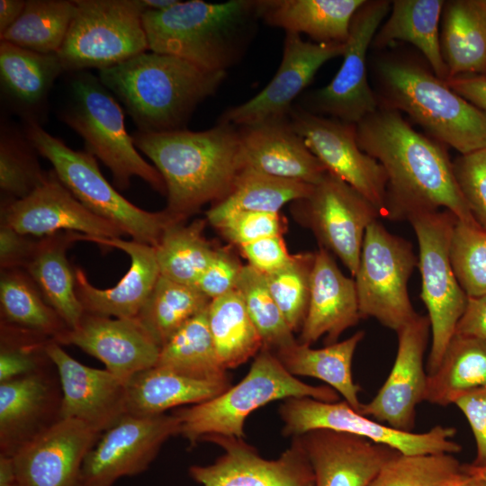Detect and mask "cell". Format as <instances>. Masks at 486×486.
I'll list each match as a JSON object with an SVG mask.
<instances>
[{
    "label": "cell",
    "instance_id": "6da1fadb",
    "mask_svg": "<svg viewBox=\"0 0 486 486\" xmlns=\"http://www.w3.org/2000/svg\"><path fill=\"white\" fill-rule=\"evenodd\" d=\"M356 126L359 148L376 159L387 176L383 217L402 220L444 207L459 220L479 225L459 188L445 144L418 132L400 112L382 105Z\"/></svg>",
    "mask_w": 486,
    "mask_h": 486
},
{
    "label": "cell",
    "instance_id": "7a4b0ae2",
    "mask_svg": "<svg viewBox=\"0 0 486 486\" xmlns=\"http://www.w3.org/2000/svg\"><path fill=\"white\" fill-rule=\"evenodd\" d=\"M131 136L163 177L165 210L181 221L205 203L225 199L243 170L238 129L229 123L202 131L138 130Z\"/></svg>",
    "mask_w": 486,
    "mask_h": 486
},
{
    "label": "cell",
    "instance_id": "3957f363",
    "mask_svg": "<svg viewBox=\"0 0 486 486\" xmlns=\"http://www.w3.org/2000/svg\"><path fill=\"white\" fill-rule=\"evenodd\" d=\"M370 64L379 105L405 112L429 137L460 155L486 147V112L453 91L426 60L385 52Z\"/></svg>",
    "mask_w": 486,
    "mask_h": 486
},
{
    "label": "cell",
    "instance_id": "277c9868",
    "mask_svg": "<svg viewBox=\"0 0 486 486\" xmlns=\"http://www.w3.org/2000/svg\"><path fill=\"white\" fill-rule=\"evenodd\" d=\"M226 76L227 72L206 71L177 57L152 51L98 74L141 132L185 129L198 104L215 94Z\"/></svg>",
    "mask_w": 486,
    "mask_h": 486
},
{
    "label": "cell",
    "instance_id": "5b68a950",
    "mask_svg": "<svg viewBox=\"0 0 486 486\" xmlns=\"http://www.w3.org/2000/svg\"><path fill=\"white\" fill-rule=\"evenodd\" d=\"M259 19L257 0L179 1L142 14L148 50L212 72H227L242 58Z\"/></svg>",
    "mask_w": 486,
    "mask_h": 486
},
{
    "label": "cell",
    "instance_id": "8992f818",
    "mask_svg": "<svg viewBox=\"0 0 486 486\" xmlns=\"http://www.w3.org/2000/svg\"><path fill=\"white\" fill-rule=\"evenodd\" d=\"M310 397L326 402L339 400L328 385L313 386L290 374L277 356L262 347L247 375L222 394L173 412L181 422L180 434L191 445L222 436L244 438L247 417L276 400Z\"/></svg>",
    "mask_w": 486,
    "mask_h": 486
},
{
    "label": "cell",
    "instance_id": "52a82bcc",
    "mask_svg": "<svg viewBox=\"0 0 486 486\" xmlns=\"http://www.w3.org/2000/svg\"><path fill=\"white\" fill-rule=\"evenodd\" d=\"M24 134L38 154L50 162L62 184L86 208L133 240L155 247L169 225L181 221L166 210L151 212L130 202L104 178L93 155L73 150L34 120L27 121Z\"/></svg>",
    "mask_w": 486,
    "mask_h": 486
},
{
    "label": "cell",
    "instance_id": "ba28073f",
    "mask_svg": "<svg viewBox=\"0 0 486 486\" xmlns=\"http://www.w3.org/2000/svg\"><path fill=\"white\" fill-rule=\"evenodd\" d=\"M71 92L62 121L82 137L86 151L110 169L115 185L126 189L130 178L138 176L166 195L162 176L137 150L121 105L99 77L80 71L71 82Z\"/></svg>",
    "mask_w": 486,
    "mask_h": 486
},
{
    "label": "cell",
    "instance_id": "9c48e42d",
    "mask_svg": "<svg viewBox=\"0 0 486 486\" xmlns=\"http://www.w3.org/2000/svg\"><path fill=\"white\" fill-rule=\"evenodd\" d=\"M76 12L57 53L63 69L99 70L148 50L140 0H75Z\"/></svg>",
    "mask_w": 486,
    "mask_h": 486
},
{
    "label": "cell",
    "instance_id": "30bf717a",
    "mask_svg": "<svg viewBox=\"0 0 486 486\" xmlns=\"http://www.w3.org/2000/svg\"><path fill=\"white\" fill-rule=\"evenodd\" d=\"M457 220L446 209L414 214L408 219L418 239L420 296L428 312L432 335L428 374L438 368L468 301L450 261V241Z\"/></svg>",
    "mask_w": 486,
    "mask_h": 486
},
{
    "label": "cell",
    "instance_id": "8fae6325",
    "mask_svg": "<svg viewBox=\"0 0 486 486\" xmlns=\"http://www.w3.org/2000/svg\"><path fill=\"white\" fill-rule=\"evenodd\" d=\"M418 266L410 242L389 232L378 220L366 228L355 278L362 319L372 317L398 332L418 313L408 281Z\"/></svg>",
    "mask_w": 486,
    "mask_h": 486
},
{
    "label": "cell",
    "instance_id": "7c38bea8",
    "mask_svg": "<svg viewBox=\"0 0 486 486\" xmlns=\"http://www.w3.org/2000/svg\"><path fill=\"white\" fill-rule=\"evenodd\" d=\"M284 436H298L320 428L367 438L403 454H455L462 446L456 429L435 426L423 433L401 431L360 414L346 401L326 402L310 397L289 398L279 407Z\"/></svg>",
    "mask_w": 486,
    "mask_h": 486
},
{
    "label": "cell",
    "instance_id": "4fadbf2b",
    "mask_svg": "<svg viewBox=\"0 0 486 486\" xmlns=\"http://www.w3.org/2000/svg\"><path fill=\"white\" fill-rule=\"evenodd\" d=\"M391 5L392 1L365 0L352 19L339 70L327 86L309 94L302 108L354 124L377 110L379 102L368 80L367 51Z\"/></svg>",
    "mask_w": 486,
    "mask_h": 486
},
{
    "label": "cell",
    "instance_id": "5bb4252c",
    "mask_svg": "<svg viewBox=\"0 0 486 486\" xmlns=\"http://www.w3.org/2000/svg\"><path fill=\"white\" fill-rule=\"evenodd\" d=\"M292 205L321 247L336 255L355 276L366 228L381 216L377 208L328 172L308 196Z\"/></svg>",
    "mask_w": 486,
    "mask_h": 486
},
{
    "label": "cell",
    "instance_id": "9a60e30c",
    "mask_svg": "<svg viewBox=\"0 0 486 486\" xmlns=\"http://www.w3.org/2000/svg\"><path fill=\"white\" fill-rule=\"evenodd\" d=\"M180 430V419L174 414H126L103 432L87 453L80 486H113L122 477L141 473L163 444Z\"/></svg>",
    "mask_w": 486,
    "mask_h": 486
},
{
    "label": "cell",
    "instance_id": "2e32d148",
    "mask_svg": "<svg viewBox=\"0 0 486 486\" xmlns=\"http://www.w3.org/2000/svg\"><path fill=\"white\" fill-rule=\"evenodd\" d=\"M290 122L327 171L370 201L383 217L387 176L382 165L364 153L356 140V126L293 107Z\"/></svg>",
    "mask_w": 486,
    "mask_h": 486
},
{
    "label": "cell",
    "instance_id": "e0dca14e",
    "mask_svg": "<svg viewBox=\"0 0 486 486\" xmlns=\"http://www.w3.org/2000/svg\"><path fill=\"white\" fill-rule=\"evenodd\" d=\"M345 44L305 41L286 32L281 64L271 81L247 102L230 107L218 119L236 127L289 118L292 102L328 60L343 56Z\"/></svg>",
    "mask_w": 486,
    "mask_h": 486
},
{
    "label": "cell",
    "instance_id": "ac0fdd59",
    "mask_svg": "<svg viewBox=\"0 0 486 486\" xmlns=\"http://www.w3.org/2000/svg\"><path fill=\"white\" fill-rule=\"evenodd\" d=\"M223 454L208 465H192L190 476L202 486H315L311 465L299 436L275 459L262 457L244 438L215 436Z\"/></svg>",
    "mask_w": 486,
    "mask_h": 486
},
{
    "label": "cell",
    "instance_id": "d6986e66",
    "mask_svg": "<svg viewBox=\"0 0 486 486\" xmlns=\"http://www.w3.org/2000/svg\"><path fill=\"white\" fill-rule=\"evenodd\" d=\"M1 222L17 232L37 238L64 231L86 238H116L123 235L114 224L86 208L58 180L54 171L28 196L4 200Z\"/></svg>",
    "mask_w": 486,
    "mask_h": 486
},
{
    "label": "cell",
    "instance_id": "ffe728a7",
    "mask_svg": "<svg viewBox=\"0 0 486 486\" xmlns=\"http://www.w3.org/2000/svg\"><path fill=\"white\" fill-rule=\"evenodd\" d=\"M430 333L428 316L417 314L398 332V350L385 382L358 412L406 432H412L416 406L425 400L428 374L424 354Z\"/></svg>",
    "mask_w": 486,
    "mask_h": 486
},
{
    "label": "cell",
    "instance_id": "44dd1931",
    "mask_svg": "<svg viewBox=\"0 0 486 486\" xmlns=\"http://www.w3.org/2000/svg\"><path fill=\"white\" fill-rule=\"evenodd\" d=\"M86 423L60 418L13 456L22 486H80L83 462L100 436Z\"/></svg>",
    "mask_w": 486,
    "mask_h": 486
},
{
    "label": "cell",
    "instance_id": "7402d4cb",
    "mask_svg": "<svg viewBox=\"0 0 486 486\" xmlns=\"http://www.w3.org/2000/svg\"><path fill=\"white\" fill-rule=\"evenodd\" d=\"M46 351L60 382L61 418L80 420L102 434L128 414L126 385L107 369L79 363L54 340Z\"/></svg>",
    "mask_w": 486,
    "mask_h": 486
},
{
    "label": "cell",
    "instance_id": "603a6c76",
    "mask_svg": "<svg viewBox=\"0 0 486 486\" xmlns=\"http://www.w3.org/2000/svg\"><path fill=\"white\" fill-rule=\"evenodd\" d=\"M100 360L125 385L137 373L155 366L160 346L136 318L86 313L58 341Z\"/></svg>",
    "mask_w": 486,
    "mask_h": 486
},
{
    "label": "cell",
    "instance_id": "cb8c5ba5",
    "mask_svg": "<svg viewBox=\"0 0 486 486\" xmlns=\"http://www.w3.org/2000/svg\"><path fill=\"white\" fill-rule=\"evenodd\" d=\"M62 392L55 365L0 382V454L12 457L58 421Z\"/></svg>",
    "mask_w": 486,
    "mask_h": 486
},
{
    "label": "cell",
    "instance_id": "d4e9b609",
    "mask_svg": "<svg viewBox=\"0 0 486 486\" xmlns=\"http://www.w3.org/2000/svg\"><path fill=\"white\" fill-rule=\"evenodd\" d=\"M315 486H367L397 450L355 435L320 428L298 436Z\"/></svg>",
    "mask_w": 486,
    "mask_h": 486
},
{
    "label": "cell",
    "instance_id": "484cf974",
    "mask_svg": "<svg viewBox=\"0 0 486 486\" xmlns=\"http://www.w3.org/2000/svg\"><path fill=\"white\" fill-rule=\"evenodd\" d=\"M84 240L117 248L130 258L127 273L109 289L94 287L81 268H75L76 293L85 312L112 318H136L160 275L154 247L120 238H86Z\"/></svg>",
    "mask_w": 486,
    "mask_h": 486
},
{
    "label": "cell",
    "instance_id": "4316f807",
    "mask_svg": "<svg viewBox=\"0 0 486 486\" xmlns=\"http://www.w3.org/2000/svg\"><path fill=\"white\" fill-rule=\"evenodd\" d=\"M238 129L243 168L312 185L328 173L289 118Z\"/></svg>",
    "mask_w": 486,
    "mask_h": 486
},
{
    "label": "cell",
    "instance_id": "83f0119b",
    "mask_svg": "<svg viewBox=\"0 0 486 486\" xmlns=\"http://www.w3.org/2000/svg\"><path fill=\"white\" fill-rule=\"evenodd\" d=\"M360 319L355 279L346 277L330 252L320 247L315 252L309 307L298 342L310 346L325 336L327 345L334 344Z\"/></svg>",
    "mask_w": 486,
    "mask_h": 486
},
{
    "label": "cell",
    "instance_id": "f1b7e54d",
    "mask_svg": "<svg viewBox=\"0 0 486 486\" xmlns=\"http://www.w3.org/2000/svg\"><path fill=\"white\" fill-rule=\"evenodd\" d=\"M365 0H257L266 24L304 33L315 43L345 44L356 11Z\"/></svg>",
    "mask_w": 486,
    "mask_h": 486
},
{
    "label": "cell",
    "instance_id": "f546056e",
    "mask_svg": "<svg viewBox=\"0 0 486 486\" xmlns=\"http://www.w3.org/2000/svg\"><path fill=\"white\" fill-rule=\"evenodd\" d=\"M231 386L230 378L201 380L153 366L134 374L126 383L128 414L154 416L185 404L212 400Z\"/></svg>",
    "mask_w": 486,
    "mask_h": 486
},
{
    "label": "cell",
    "instance_id": "4dcf8cb0",
    "mask_svg": "<svg viewBox=\"0 0 486 486\" xmlns=\"http://www.w3.org/2000/svg\"><path fill=\"white\" fill-rule=\"evenodd\" d=\"M80 235L64 231L39 238L22 267L69 329L76 327L85 314L76 293L75 268L66 256L67 248L80 240Z\"/></svg>",
    "mask_w": 486,
    "mask_h": 486
},
{
    "label": "cell",
    "instance_id": "1f68e13d",
    "mask_svg": "<svg viewBox=\"0 0 486 486\" xmlns=\"http://www.w3.org/2000/svg\"><path fill=\"white\" fill-rule=\"evenodd\" d=\"M444 0L392 1L389 16L375 33L371 48L382 50L400 40L416 47L434 74L446 81L449 74L444 61L439 22Z\"/></svg>",
    "mask_w": 486,
    "mask_h": 486
},
{
    "label": "cell",
    "instance_id": "d6a6232c",
    "mask_svg": "<svg viewBox=\"0 0 486 486\" xmlns=\"http://www.w3.org/2000/svg\"><path fill=\"white\" fill-rule=\"evenodd\" d=\"M440 47L449 78L486 74V0L445 2Z\"/></svg>",
    "mask_w": 486,
    "mask_h": 486
},
{
    "label": "cell",
    "instance_id": "836d02e7",
    "mask_svg": "<svg viewBox=\"0 0 486 486\" xmlns=\"http://www.w3.org/2000/svg\"><path fill=\"white\" fill-rule=\"evenodd\" d=\"M364 336V331H357L343 341L319 349L297 342L274 355L290 374L325 382L358 411L362 405L358 397L361 388L354 382L352 361Z\"/></svg>",
    "mask_w": 486,
    "mask_h": 486
},
{
    "label": "cell",
    "instance_id": "e575fe53",
    "mask_svg": "<svg viewBox=\"0 0 486 486\" xmlns=\"http://www.w3.org/2000/svg\"><path fill=\"white\" fill-rule=\"evenodd\" d=\"M482 387H486V340L454 335L438 368L428 374L425 400L447 406Z\"/></svg>",
    "mask_w": 486,
    "mask_h": 486
},
{
    "label": "cell",
    "instance_id": "d590c367",
    "mask_svg": "<svg viewBox=\"0 0 486 486\" xmlns=\"http://www.w3.org/2000/svg\"><path fill=\"white\" fill-rule=\"evenodd\" d=\"M62 71L57 53H40L0 42L2 89L12 102L25 110L43 103Z\"/></svg>",
    "mask_w": 486,
    "mask_h": 486
},
{
    "label": "cell",
    "instance_id": "8d00e7d4",
    "mask_svg": "<svg viewBox=\"0 0 486 486\" xmlns=\"http://www.w3.org/2000/svg\"><path fill=\"white\" fill-rule=\"evenodd\" d=\"M1 323L58 341L69 328L22 268L2 270Z\"/></svg>",
    "mask_w": 486,
    "mask_h": 486
},
{
    "label": "cell",
    "instance_id": "74e56055",
    "mask_svg": "<svg viewBox=\"0 0 486 486\" xmlns=\"http://www.w3.org/2000/svg\"><path fill=\"white\" fill-rule=\"evenodd\" d=\"M313 185L243 168L232 191L206 212L215 227L228 216L244 211L279 212L286 203L308 196Z\"/></svg>",
    "mask_w": 486,
    "mask_h": 486
},
{
    "label": "cell",
    "instance_id": "f35d334b",
    "mask_svg": "<svg viewBox=\"0 0 486 486\" xmlns=\"http://www.w3.org/2000/svg\"><path fill=\"white\" fill-rule=\"evenodd\" d=\"M207 312L217 355L225 370L238 367L262 349V338L236 289L212 300Z\"/></svg>",
    "mask_w": 486,
    "mask_h": 486
},
{
    "label": "cell",
    "instance_id": "ab89813d",
    "mask_svg": "<svg viewBox=\"0 0 486 486\" xmlns=\"http://www.w3.org/2000/svg\"><path fill=\"white\" fill-rule=\"evenodd\" d=\"M207 310L188 320L160 347L155 366L201 380L229 378L217 355Z\"/></svg>",
    "mask_w": 486,
    "mask_h": 486
},
{
    "label": "cell",
    "instance_id": "60d3db41",
    "mask_svg": "<svg viewBox=\"0 0 486 486\" xmlns=\"http://www.w3.org/2000/svg\"><path fill=\"white\" fill-rule=\"evenodd\" d=\"M204 221L174 222L154 247L159 274L174 282L196 287L216 248L203 236Z\"/></svg>",
    "mask_w": 486,
    "mask_h": 486
},
{
    "label": "cell",
    "instance_id": "b9f144b4",
    "mask_svg": "<svg viewBox=\"0 0 486 486\" xmlns=\"http://www.w3.org/2000/svg\"><path fill=\"white\" fill-rule=\"evenodd\" d=\"M210 302L196 287L159 275L136 319L161 347Z\"/></svg>",
    "mask_w": 486,
    "mask_h": 486
},
{
    "label": "cell",
    "instance_id": "7bdbcfd3",
    "mask_svg": "<svg viewBox=\"0 0 486 486\" xmlns=\"http://www.w3.org/2000/svg\"><path fill=\"white\" fill-rule=\"evenodd\" d=\"M76 12L75 1L29 0L1 40L40 53H58Z\"/></svg>",
    "mask_w": 486,
    "mask_h": 486
},
{
    "label": "cell",
    "instance_id": "ee69618b",
    "mask_svg": "<svg viewBox=\"0 0 486 486\" xmlns=\"http://www.w3.org/2000/svg\"><path fill=\"white\" fill-rule=\"evenodd\" d=\"M236 290L262 338L264 348L276 354L298 342L269 292L264 274L249 265L243 266Z\"/></svg>",
    "mask_w": 486,
    "mask_h": 486
},
{
    "label": "cell",
    "instance_id": "f6af8a7d",
    "mask_svg": "<svg viewBox=\"0 0 486 486\" xmlns=\"http://www.w3.org/2000/svg\"><path fill=\"white\" fill-rule=\"evenodd\" d=\"M36 149L24 136L2 125L0 134V188L5 200L28 196L48 177L36 157Z\"/></svg>",
    "mask_w": 486,
    "mask_h": 486
},
{
    "label": "cell",
    "instance_id": "bcb514c9",
    "mask_svg": "<svg viewBox=\"0 0 486 486\" xmlns=\"http://www.w3.org/2000/svg\"><path fill=\"white\" fill-rule=\"evenodd\" d=\"M463 469L452 454H398L367 486H443Z\"/></svg>",
    "mask_w": 486,
    "mask_h": 486
},
{
    "label": "cell",
    "instance_id": "7dc6e473",
    "mask_svg": "<svg viewBox=\"0 0 486 486\" xmlns=\"http://www.w3.org/2000/svg\"><path fill=\"white\" fill-rule=\"evenodd\" d=\"M315 253L292 255L279 270L265 274L267 287L293 332L301 331L308 311Z\"/></svg>",
    "mask_w": 486,
    "mask_h": 486
},
{
    "label": "cell",
    "instance_id": "c3c4849f",
    "mask_svg": "<svg viewBox=\"0 0 486 486\" xmlns=\"http://www.w3.org/2000/svg\"><path fill=\"white\" fill-rule=\"evenodd\" d=\"M449 254L454 273L465 294H486V230L457 220Z\"/></svg>",
    "mask_w": 486,
    "mask_h": 486
},
{
    "label": "cell",
    "instance_id": "681fc988",
    "mask_svg": "<svg viewBox=\"0 0 486 486\" xmlns=\"http://www.w3.org/2000/svg\"><path fill=\"white\" fill-rule=\"evenodd\" d=\"M50 340L31 331L1 323L0 382L53 365L46 351Z\"/></svg>",
    "mask_w": 486,
    "mask_h": 486
},
{
    "label": "cell",
    "instance_id": "f907efd6",
    "mask_svg": "<svg viewBox=\"0 0 486 486\" xmlns=\"http://www.w3.org/2000/svg\"><path fill=\"white\" fill-rule=\"evenodd\" d=\"M455 179L476 222L486 230V147L453 161Z\"/></svg>",
    "mask_w": 486,
    "mask_h": 486
},
{
    "label": "cell",
    "instance_id": "816d5d0a",
    "mask_svg": "<svg viewBox=\"0 0 486 486\" xmlns=\"http://www.w3.org/2000/svg\"><path fill=\"white\" fill-rule=\"evenodd\" d=\"M215 228L239 247L264 238L282 235L284 227L279 212L244 211L228 216Z\"/></svg>",
    "mask_w": 486,
    "mask_h": 486
},
{
    "label": "cell",
    "instance_id": "f5cc1de1",
    "mask_svg": "<svg viewBox=\"0 0 486 486\" xmlns=\"http://www.w3.org/2000/svg\"><path fill=\"white\" fill-rule=\"evenodd\" d=\"M242 266L236 256L223 248H216L196 288L211 301L236 289Z\"/></svg>",
    "mask_w": 486,
    "mask_h": 486
},
{
    "label": "cell",
    "instance_id": "db71d44e",
    "mask_svg": "<svg viewBox=\"0 0 486 486\" xmlns=\"http://www.w3.org/2000/svg\"><path fill=\"white\" fill-rule=\"evenodd\" d=\"M454 404L465 416L475 439L476 456L471 464L486 468V387L463 394Z\"/></svg>",
    "mask_w": 486,
    "mask_h": 486
},
{
    "label": "cell",
    "instance_id": "11a10c76",
    "mask_svg": "<svg viewBox=\"0 0 486 486\" xmlns=\"http://www.w3.org/2000/svg\"><path fill=\"white\" fill-rule=\"evenodd\" d=\"M250 266L264 274L284 267L292 258L282 235L264 238L238 247Z\"/></svg>",
    "mask_w": 486,
    "mask_h": 486
},
{
    "label": "cell",
    "instance_id": "9f6ffc18",
    "mask_svg": "<svg viewBox=\"0 0 486 486\" xmlns=\"http://www.w3.org/2000/svg\"><path fill=\"white\" fill-rule=\"evenodd\" d=\"M37 240L22 235L1 222L0 264L1 270L22 268L32 253Z\"/></svg>",
    "mask_w": 486,
    "mask_h": 486
},
{
    "label": "cell",
    "instance_id": "6f0895ef",
    "mask_svg": "<svg viewBox=\"0 0 486 486\" xmlns=\"http://www.w3.org/2000/svg\"><path fill=\"white\" fill-rule=\"evenodd\" d=\"M454 335L486 340V294L468 297L465 310L456 325Z\"/></svg>",
    "mask_w": 486,
    "mask_h": 486
},
{
    "label": "cell",
    "instance_id": "680465c9",
    "mask_svg": "<svg viewBox=\"0 0 486 486\" xmlns=\"http://www.w3.org/2000/svg\"><path fill=\"white\" fill-rule=\"evenodd\" d=\"M446 83L460 96L486 112V74L460 75Z\"/></svg>",
    "mask_w": 486,
    "mask_h": 486
},
{
    "label": "cell",
    "instance_id": "91938a15",
    "mask_svg": "<svg viewBox=\"0 0 486 486\" xmlns=\"http://www.w3.org/2000/svg\"><path fill=\"white\" fill-rule=\"evenodd\" d=\"M26 4L23 0L0 1V34L11 27L21 15Z\"/></svg>",
    "mask_w": 486,
    "mask_h": 486
},
{
    "label": "cell",
    "instance_id": "94428289",
    "mask_svg": "<svg viewBox=\"0 0 486 486\" xmlns=\"http://www.w3.org/2000/svg\"><path fill=\"white\" fill-rule=\"evenodd\" d=\"M443 486H486L482 478L470 466L463 465L462 471Z\"/></svg>",
    "mask_w": 486,
    "mask_h": 486
},
{
    "label": "cell",
    "instance_id": "6125c7cd",
    "mask_svg": "<svg viewBox=\"0 0 486 486\" xmlns=\"http://www.w3.org/2000/svg\"><path fill=\"white\" fill-rule=\"evenodd\" d=\"M0 486H22L18 481L12 457L0 454Z\"/></svg>",
    "mask_w": 486,
    "mask_h": 486
},
{
    "label": "cell",
    "instance_id": "be15d7a7",
    "mask_svg": "<svg viewBox=\"0 0 486 486\" xmlns=\"http://www.w3.org/2000/svg\"><path fill=\"white\" fill-rule=\"evenodd\" d=\"M178 2V0H140L144 9L149 11H164Z\"/></svg>",
    "mask_w": 486,
    "mask_h": 486
},
{
    "label": "cell",
    "instance_id": "e7e4bbea",
    "mask_svg": "<svg viewBox=\"0 0 486 486\" xmlns=\"http://www.w3.org/2000/svg\"><path fill=\"white\" fill-rule=\"evenodd\" d=\"M470 466L482 478L486 485V468H477L470 464Z\"/></svg>",
    "mask_w": 486,
    "mask_h": 486
}]
</instances>
